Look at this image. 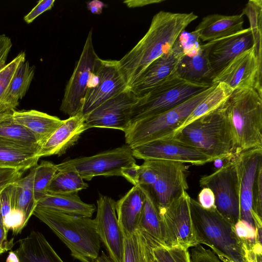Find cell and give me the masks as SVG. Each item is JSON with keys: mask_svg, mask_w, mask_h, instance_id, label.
I'll list each match as a JSON object with an SVG mask.
<instances>
[{"mask_svg": "<svg viewBox=\"0 0 262 262\" xmlns=\"http://www.w3.org/2000/svg\"><path fill=\"white\" fill-rule=\"evenodd\" d=\"M198 16L193 12L160 11L152 17L143 37L121 59L120 70L129 88L155 60L167 53Z\"/></svg>", "mask_w": 262, "mask_h": 262, "instance_id": "obj_1", "label": "cell"}, {"mask_svg": "<svg viewBox=\"0 0 262 262\" xmlns=\"http://www.w3.org/2000/svg\"><path fill=\"white\" fill-rule=\"evenodd\" d=\"M196 148L215 160L235 156L234 138L224 105L175 132L170 137Z\"/></svg>", "mask_w": 262, "mask_h": 262, "instance_id": "obj_2", "label": "cell"}, {"mask_svg": "<svg viewBox=\"0 0 262 262\" xmlns=\"http://www.w3.org/2000/svg\"><path fill=\"white\" fill-rule=\"evenodd\" d=\"M33 215L50 228L75 259L81 262H94L98 257L101 241L94 219L68 215L39 206Z\"/></svg>", "mask_w": 262, "mask_h": 262, "instance_id": "obj_3", "label": "cell"}, {"mask_svg": "<svg viewBox=\"0 0 262 262\" xmlns=\"http://www.w3.org/2000/svg\"><path fill=\"white\" fill-rule=\"evenodd\" d=\"M191 218L198 243L208 246L224 262H247L243 245L234 226L216 210L203 208L190 198Z\"/></svg>", "mask_w": 262, "mask_h": 262, "instance_id": "obj_4", "label": "cell"}, {"mask_svg": "<svg viewBox=\"0 0 262 262\" xmlns=\"http://www.w3.org/2000/svg\"><path fill=\"white\" fill-rule=\"evenodd\" d=\"M224 108L234 138L235 156L262 148V95L253 89L234 90Z\"/></svg>", "mask_w": 262, "mask_h": 262, "instance_id": "obj_5", "label": "cell"}, {"mask_svg": "<svg viewBox=\"0 0 262 262\" xmlns=\"http://www.w3.org/2000/svg\"><path fill=\"white\" fill-rule=\"evenodd\" d=\"M215 84L166 111L131 124L124 132L126 144L132 148L148 142L170 137Z\"/></svg>", "mask_w": 262, "mask_h": 262, "instance_id": "obj_6", "label": "cell"}, {"mask_svg": "<svg viewBox=\"0 0 262 262\" xmlns=\"http://www.w3.org/2000/svg\"><path fill=\"white\" fill-rule=\"evenodd\" d=\"M213 84L188 81L178 77L175 72L139 97L132 108L130 124L166 111L206 90Z\"/></svg>", "mask_w": 262, "mask_h": 262, "instance_id": "obj_7", "label": "cell"}, {"mask_svg": "<svg viewBox=\"0 0 262 262\" xmlns=\"http://www.w3.org/2000/svg\"><path fill=\"white\" fill-rule=\"evenodd\" d=\"M201 187L213 192L216 211L233 226L240 220L238 181L233 158L210 174L201 177Z\"/></svg>", "mask_w": 262, "mask_h": 262, "instance_id": "obj_8", "label": "cell"}, {"mask_svg": "<svg viewBox=\"0 0 262 262\" xmlns=\"http://www.w3.org/2000/svg\"><path fill=\"white\" fill-rule=\"evenodd\" d=\"M92 35L93 30L91 29L80 57L65 88L60 110L70 117L81 113L90 78L102 60L95 51Z\"/></svg>", "mask_w": 262, "mask_h": 262, "instance_id": "obj_9", "label": "cell"}, {"mask_svg": "<svg viewBox=\"0 0 262 262\" xmlns=\"http://www.w3.org/2000/svg\"><path fill=\"white\" fill-rule=\"evenodd\" d=\"M190 199L184 191L167 207L160 210L165 247L189 249L199 245L191 215Z\"/></svg>", "mask_w": 262, "mask_h": 262, "instance_id": "obj_10", "label": "cell"}, {"mask_svg": "<svg viewBox=\"0 0 262 262\" xmlns=\"http://www.w3.org/2000/svg\"><path fill=\"white\" fill-rule=\"evenodd\" d=\"M135 163L132 149L126 144L92 156L70 159L56 165L57 169L74 170L83 180L90 181L98 176H121L123 168Z\"/></svg>", "mask_w": 262, "mask_h": 262, "instance_id": "obj_11", "label": "cell"}, {"mask_svg": "<svg viewBox=\"0 0 262 262\" xmlns=\"http://www.w3.org/2000/svg\"><path fill=\"white\" fill-rule=\"evenodd\" d=\"M129 88L118 60H103L89 82L81 113L87 115L102 103Z\"/></svg>", "mask_w": 262, "mask_h": 262, "instance_id": "obj_12", "label": "cell"}, {"mask_svg": "<svg viewBox=\"0 0 262 262\" xmlns=\"http://www.w3.org/2000/svg\"><path fill=\"white\" fill-rule=\"evenodd\" d=\"M262 62L253 45L233 59L217 73L212 83L223 82L233 91L253 89L262 95Z\"/></svg>", "mask_w": 262, "mask_h": 262, "instance_id": "obj_13", "label": "cell"}, {"mask_svg": "<svg viewBox=\"0 0 262 262\" xmlns=\"http://www.w3.org/2000/svg\"><path fill=\"white\" fill-rule=\"evenodd\" d=\"M135 158L202 165L213 159L204 152L172 138L148 142L132 148Z\"/></svg>", "mask_w": 262, "mask_h": 262, "instance_id": "obj_14", "label": "cell"}, {"mask_svg": "<svg viewBox=\"0 0 262 262\" xmlns=\"http://www.w3.org/2000/svg\"><path fill=\"white\" fill-rule=\"evenodd\" d=\"M138 99L139 97L127 88L84 116L85 123L89 128H111L125 132L130 125L132 108Z\"/></svg>", "mask_w": 262, "mask_h": 262, "instance_id": "obj_15", "label": "cell"}, {"mask_svg": "<svg viewBox=\"0 0 262 262\" xmlns=\"http://www.w3.org/2000/svg\"><path fill=\"white\" fill-rule=\"evenodd\" d=\"M150 160L157 172L156 181L150 190L160 211L188 188L187 169L182 163Z\"/></svg>", "mask_w": 262, "mask_h": 262, "instance_id": "obj_16", "label": "cell"}, {"mask_svg": "<svg viewBox=\"0 0 262 262\" xmlns=\"http://www.w3.org/2000/svg\"><path fill=\"white\" fill-rule=\"evenodd\" d=\"M97 204V214L94 220L100 241L113 262H123L124 235L118 223L116 202L100 195Z\"/></svg>", "mask_w": 262, "mask_h": 262, "instance_id": "obj_17", "label": "cell"}, {"mask_svg": "<svg viewBox=\"0 0 262 262\" xmlns=\"http://www.w3.org/2000/svg\"><path fill=\"white\" fill-rule=\"evenodd\" d=\"M233 158L238 181L240 220L254 227L252 214V191L255 176L262 167V148L243 151Z\"/></svg>", "mask_w": 262, "mask_h": 262, "instance_id": "obj_18", "label": "cell"}, {"mask_svg": "<svg viewBox=\"0 0 262 262\" xmlns=\"http://www.w3.org/2000/svg\"><path fill=\"white\" fill-rule=\"evenodd\" d=\"M185 55L178 38L171 49L152 62L129 89L138 97L143 96L173 74Z\"/></svg>", "mask_w": 262, "mask_h": 262, "instance_id": "obj_19", "label": "cell"}, {"mask_svg": "<svg viewBox=\"0 0 262 262\" xmlns=\"http://www.w3.org/2000/svg\"><path fill=\"white\" fill-rule=\"evenodd\" d=\"M203 45L207 50L209 62L215 76L236 56L252 47L253 38L249 27Z\"/></svg>", "mask_w": 262, "mask_h": 262, "instance_id": "obj_20", "label": "cell"}, {"mask_svg": "<svg viewBox=\"0 0 262 262\" xmlns=\"http://www.w3.org/2000/svg\"><path fill=\"white\" fill-rule=\"evenodd\" d=\"M88 129L81 113L63 120V123L40 147L38 157L40 158L64 154L76 143L81 134Z\"/></svg>", "mask_w": 262, "mask_h": 262, "instance_id": "obj_21", "label": "cell"}, {"mask_svg": "<svg viewBox=\"0 0 262 262\" xmlns=\"http://www.w3.org/2000/svg\"><path fill=\"white\" fill-rule=\"evenodd\" d=\"M244 23L242 13L231 15L212 14L204 17L193 31L200 40L207 42L243 30Z\"/></svg>", "mask_w": 262, "mask_h": 262, "instance_id": "obj_22", "label": "cell"}, {"mask_svg": "<svg viewBox=\"0 0 262 262\" xmlns=\"http://www.w3.org/2000/svg\"><path fill=\"white\" fill-rule=\"evenodd\" d=\"M144 201L142 189L138 185L116 202L118 223L124 235L132 234L138 229Z\"/></svg>", "mask_w": 262, "mask_h": 262, "instance_id": "obj_23", "label": "cell"}, {"mask_svg": "<svg viewBox=\"0 0 262 262\" xmlns=\"http://www.w3.org/2000/svg\"><path fill=\"white\" fill-rule=\"evenodd\" d=\"M15 252L19 262H64L43 234L36 230L18 241Z\"/></svg>", "mask_w": 262, "mask_h": 262, "instance_id": "obj_24", "label": "cell"}, {"mask_svg": "<svg viewBox=\"0 0 262 262\" xmlns=\"http://www.w3.org/2000/svg\"><path fill=\"white\" fill-rule=\"evenodd\" d=\"M40 147L15 142L0 137V168L24 171L37 165Z\"/></svg>", "mask_w": 262, "mask_h": 262, "instance_id": "obj_25", "label": "cell"}, {"mask_svg": "<svg viewBox=\"0 0 262 262\" xmlns=\"http://www.w3.org/2000/svg\"><path fill=\"white\" fill-rule=\"evenodd\" d=\"M12 116L34 136L40 148L63 122L56 116L34 110H15Z\"/></svg>", "mask_w": 262, "mask_h": 262, "instance_id": "obj_26", "label": "cell"}, {"mask_svg": "<svg viewBox=\"0 0 262 262\" xmlns=\"http://www.w3.org/2000/svg\"><path fill=\"white\" fill-rule=\"evenodd\" d=\"M176 74L180 78L191 82L212 83L215 74L209 62L207 50L203 44L197 53L185 55L181 58Z\"/></svg>", "mask_w": 262, "mask_h": 262, "instance_id": "obj_27", "label": "cell"}, {"mask_svg": "<svg viewBox=\"0 0 262 262\" xmlns=\"http://www.w3.org/2000/svg\"><path fill=\"white\" fill-rule=\"evenodd\" d=\"M141 187L144 193V201L138 229L154 247L165 246L161 216L155 199L149 188Z\"/></svg>", "mask_w": 262, "mask_h": 262, "instance_id": "obj_28", "label": "cell"}, {"mask_svg": "<svg viewBox=\"0 0 262 262\" xmlns=\"http://www.w3.org/2000/svg\"><path fill=\"white\" fill-rule=\"evenodd\" d=\"M37 206L68 215L91 217L96 210L94 204L83 202L78 192L67 194L47 193L37 202Z\"/></svg>", "mask_w": 262, "mask_h": 262, "instance_id": "obj_29", "label": "cell"}, {"mask_svg": "<svg viewBox=\"0 0 262 262\" xmlns=\"http://www.w3.org/2000/svg\"><path fill=\"white\" fill-rule=\"evenodd\" d=\"M35 66L28 61L22 63L17 69L4 97V105L9 113L15 111L19 100L26 95L33 79Z\"/></svg>", "mask_w": 262, "mask_h": 262, "instance_id": "obj_30", "label": "cell"}, {"mask_svg": "<svg viewBox=\"0 0 262 262\" xmlns=\"http://www.w3.org/2000/svg\"><path fill=\"white\" fill-rule=\"evenodd\" d=\"M154 248L150 241L138 229L132 234L124 235L123 262H155Z\"/></svg>", "mask_w": 262, "mask_h": 262, "instance_id": "obj_31", "label": "cell"}, {"mask_svg": "<svg viewBox=\"0 0 262 262\" xmlns=\"http://www.w3.org/2000/svg\"><path fill=\"white\" fill-rule=\"evenodd\" d=\"M233 91L224 83L220 82L215 84L211 91L186 119L179 129L199 118L222 107L228 100Z\"/></svg>", "mask_w": 262, "mask_h": 262, "instance_id": "obj_32", "label": "cell"}, {"mask_svg": "<svg viewBox=\"0 0 262 262\" xmlns=\"http://www.w3.org/2000/svg\"><path fill=\"white\" fill-rule=\"evenodd\" d=\"M34 167L26 176L20 178L15 182V207L23 213L27 224L37 206L33 190Z\"/></svg>", "mask_w": 262, "mask_h": 262, "instance_id": "obj_33", "label": "cell"}, {"mask_svg": "<svg viewBox=\"0 0 262 262\" xmlns=\"http://www.w3.org/2000/svg\"><path fill=\"white\" fill-rule=\"evenodd\" d=\"M88 187L89 185L84 182L76 171L68 168L57 169L49 186L48 193H72L78 192Z\"/></svg>", "mask_w": 262, "mask_h": 262, "instance_id": "obj_34", "label": "cell"}, {"mask_svg": "<svg viewBox=\"0 0 262 262\" xmlns=\"http://www.w3.org/2000/svg\"><path fill=\"white\" fill-rule=\"evenodd\" d=\"M12 113L0 115V137L23 144L40 147L34 136L14 120Z\"/></svg>", "mask_w": 262, "mask_h": 262, "instance_id": "obj_35", "label": "cell"}, {"mask_svg": "<svg viewBox=\"0 0 262 262\" xmlns=\"http://www.w3.org/2000/svg\"><path fill=\"white\" fill-rule=\"evenodd\" d=\"M246 15L250 23L253 46L255 47L258 60L262 62L261 55V17L262 1L250 0L246 4L241 13Z\"/></svg>", "mask_w": 262, "mask_h": 262, "instance_id": "obj_36", "label": "cell"}, {"mask_svg": "<svg viewBox=\"0 0 262 262\" xmlns=\"http://www.w3.org/2000/svg\"><path fill=\"white\" fill-rule=\"evenodd\" d=\"M34 168L33 190L34 198L37 203L48 193L49 186L57 171V167L54 163L44 161Z\"/></svg>", "mask_w": 262, "mask_h": 262, "instance_id": "obj_37", "label": "cell"}, {"mask_svg": "<svg viewBox=\"0 0 262 262\" xmlns=\"http://www.w3.org/2000/svg\"><path fill=\"white\" fill-rule=\"evenodd\" d=\"M25 61L26 53L21 52L0 70V115L9 113L4 105V97L17 69Z\"/></svg>", "mask_w": 262, "mask_h": 262, "instance_id": "obj_38", "label": "cell"}, {"mask_svg": "<svg viewBox=\"0 0 262 262\" xmlns=\"http://www.w3.org/2000/svg\"><path fill=\"white\" fill-rule=\"evenodd\" d=\"M153 252L157 262H190L188 249L183 248L157 247Z\"/></svg>", "mask_w": 262, "mask_h": 262, "instance_id": "obj_39", "label": "cell"}, {"mask_svg": "<svg viewBox=\"0 0 262 262\" xmlns=\"http://www.w3.org/2000/svg\"><path fill=\"white\" fill-rule=\"evenodd\" d=\"M252 214L254 227L262 226V167L258 169L254 179Z\"/></svg>", "mask_w": 262, "mask_h": 262, "instance_id": "obj_40", "label": "cell"}, {"mask_svg": "<svg viewBox=\"0 0 262 262\" xmlns=\"http://www.w3.org/2000/svg\"><path fill=\"white\" fill-rule=\"evenodd\" d=\"M234 230L243 245L244 251L252 250L254 246L257 243L255 228L248 222L239 220L235 224Z\"/></svg>", "mask_w": 262, "mask_h": 262, "instance_id": "obj_41", "label": "cell"}, {"mask_svg": "<svg viewBox=\"0 0 262 262\" xmlns=\"http://www.w3.org/2000/svg\"><path fill=\"white\" fill-rule=\"evenodd\" d=\"M156 180L157 172L151 161L144 160L143 164L140 165L138 185L151 189Z\"/></svg>", "mask_w": 262, "mask_h": 262, "instance_id": "obj_42", "label": "cell"}, {"mask_svg": "<svg viewBox=\"0 0 262 262\" xmlns=\"http://www.w3.org/2000/svg\"><path fill=\"white\" fill-rule=\"evenodd\" d=\"M3 222L7 230H12L14 235H17L21 233L27 224L23 213L16 208L12 210L10 214L3 220Z\"/></svg>", "mask_w": 262, "mask_h": 262, "instance_id": "obj_43", "label": "cell"}, {"mask_svg": "<svg viewBox=\"0 0 262 262\" xmlns=\"http://www.w3.org/2000/svg\"><path fill=\"white\" fill-rule=\"evenodd\" d=\"M189 253L190 262H221L212 250L200 244L191 247Z\"/></svg>", "mask_w": 262, "mask_h": 262, "instance_id": "obj_44", "label": "cell"}, {"mask_svg": "<svg viewBox=\"0 0 262 262\" xmlns=\"http://www.w3.org/2000/svg\"><path fill=\"white\" fill-rule=\"evenodd\" d=\"M24 171L10 168H0V192L8 185L21 178Z\"/></svg>", "mask_w": 262, "mask_h": 262, "instance_id": "obj_45", "label": "cell"}, {"mask_svg": "<svg viewBox=\"0 0 262 262\" xmlns=\"http://www.w3.org/2000/svg\"><path fill=\"white\" fill-rule=\"evenodd\" d=\"M55 0H41L24 17L27 23H31L36 17L43 12L50 10L53 7Z\"/></svg>", "mask_w": 262, "mask_h": 262, "instance_id": "obj_46", "label": "cell"}, {"mask_svg": "<svg viewBox=\"0 0 262 262\" xmlns=\"http://www.w3.org/2000/svg\"><path fill=\"white\" fill-rule=\"evenodd\" d=\"M198 203L204 209L215 208V198L212 190L208 187H203L198 194Z\"/></svg>", "mask_w": 262, "mask_h": 262, "instance_id": "obj_47", "label": "cell"}, {"mask_svg": "<svg viewBox=\"0 0 262 262\" xmlns=\"http://www.w3.org/2000/svg\"><path fill=\"white\" fill-rule=\"evenodd\" d=\"M12 47L11 38L5 34L0 35V70L6 64V61Z\"/></svg>", "mask_w": 262, "mask_h": 262, "instance_id": "obj_48", "label": "cell"}, {"mask_svg": "<svg viewBox=\"0 0 262 262\" xmlns=\"http://www.w3.org/2000/svg\"><path fill=\"white\" fill-rule=\"evenodd\" d=\"M140 165L136 163L132 164L122 168L121 176L125 178L128 182L136 186L138 185Z\"/></svg>", "mask_w": 262, "mask_h": 262, "instance_id": "obj_49", "label": "cell"}, {"mask_svg": "<svg viewBox=\"0 0 262 262\" xmlns=\"http://www.w3.org/2000/svg\"><path fill=\"white\" fill-rule=\"evenodd\" d=\"M8 232L0 219V255L11 250L14 246V238L8 239Z\"/></svg>", "mask_w": 262, "mask_h": 262, "instance_id": "obj_50", "label": "cell"}, {"mask_svg": "<svg viewBox=\"0 0 262 262\" xmlns=\"http://www.w3.org/2000/svg\"><path fill=\"white\" fill-rule=\"evenodd\" d=\"M164 0H145V1H126L124 2L126 6L129 8L142 7L144 6L160 3L163 2Z\"/></svg>", "mask_w": 262, "mask_h": 262, "instance_id": "obj_51", "label": "cell"}, {"mask_svg": "<svg viewBox=\"0 0 262 262\" xmlns=\"http://www.w3.org/2000/svg\"><path fill=\"white\" fill-rule=\"evenodd\" d=\"M6 262H19L18 257L15 251H11L6 259Z\"/></svg>", "mask_w": 262, "mask_h": 262, "instance_id": "obj_52", "label": "cell"}, {"mask_svg": "<svg viewBox=\"0 0 262 262\" xmlns=\"http://www.w3.org/2000/svg\"><path fill=\"white\" fill-rule=\"evenodd\" d=\"M94 262H113L103 251Z\"/></svg>", "mask_w": 262, "mask_h": 262, "instance_id": "obj_53", "label": "cell"}, {"mask_svg": "<svg viewBox=\"0 0 262 262\" xmlns=\"http://www.w3.org/2000/svg\"><path fill=\"white\" fill-rule=\"evenodd\" d=\"M155 262H157V261L155 260Z\"/></svg>", "mask_w": 262, "mask_h": 262, "instance_id": "obj_54", "label": "cell"}]
</instances>
